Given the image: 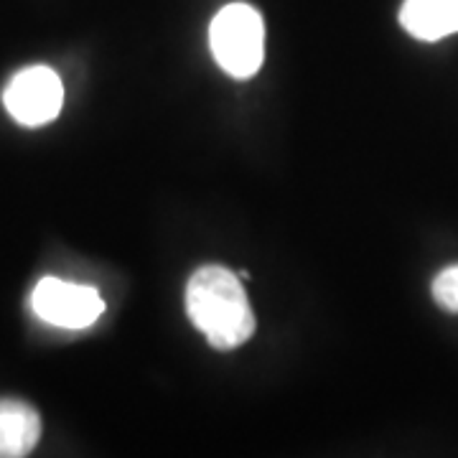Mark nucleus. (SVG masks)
Masks as SVG:
<instances>
[{
    "label": "nucleus",
    "mask_w": 458,
    "mask_h": 458,
    "mask_svg": "<svg viewBox=\"0 0 458 458\" xmlns=\"http://www.w3.org/2000/svg\"><path fill=\"white\" fill-rule=\"evenodd\" d=\"M186 313L214 349H234L255 334L242 280L222 265H204L186 285Z\"/></svg>",
    "instance_id": "obj_1"
},
{
    "label": "nucleus",
    "mask_w": 458,
    "mask_h": 458,
    "mask_svg": "<svg viewBox=\"0 0 458 458\" xmlns=\"http://www.w3.org/2000/svg\"><path fill=\"white\" fill-rule=\"evenodd\" d=\"M209 47L219 69L234 80H247L265 59V23L247 3H229L209 26Z\"/></svg>",
    "instance_id": "obj_2"
},
{
    "label": "nucleus",
    "mask_w": 458,
    "mask_h": 458,
    "mask_svg": "<svg viewBox=\"0 0 458 458\" xmlns=\"http://www.w3.org/2000/svg\"><path fill=\"white\" fill-rule=\"evenodd\" d=\"M3 105L16 123L26 128H41L62 113L64 87L49 66H26L8 82Z\"/></svg>",
    "instance_id": "obj_3"
},
{
    "label": "nucleus",
    "mask_w": 458,
    "mask_h": 458,
    "mask_svg": "<svg viewBox=\"0 0 458 458\" xmlns=\"http://www.w3.org/2000/svg\"><path fill=\"white\" fill-rule=\"evenodd\" d=\"M31 311L51 327L87 328L105 313V301L89 285L44 278L33 288Z\"/></svg>",
    "instance_id": "obj_4"
},
{
    "label": "nucleus",
    "mask_w": 458,
    "mask_h": 458,
    "mask_svg": "<svg viewBox=\"0 0 458 458\" xmlns=\"http://www.w3.org/2000/svg\"><path fill=\"white\" fill-rule=\"evenodd\" d=\"M400 23L418 41H441L458 33V0H405Z\"/></svg>",
    "instance_id": "obj_5"
},
{
    "label": "nucleus",
    "mask_w": 458,
    "mask_h": 458,
    "mask_svg": "<svg viewBox=\"0 0 458 458\" xmlns=\"http://www.w3.org/2000/svg\"><path fill=\"white\" fill-rule=\"evenodd\" d=\"M41 438V418L23 400H0V458L29 456Z\"/></svg>",
    "instance_id": "obj_6"
},
{
    "label": "nucleus",
    "mask_w": 458,
    "mask_h": 458,
    "mask_svg": "<svg viewBox=\"0 0 458 458\" xmlns=\"http://www.w3.org/2000/svg\"><path fill=\"white\" fill-rule=\"evenodd\" d=\"M433 298L443 311L458 313V265L441 270L433 280Z\"/></svg>",
    "instance_id": "obj_7"
}]
</instances>
